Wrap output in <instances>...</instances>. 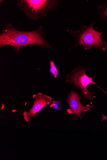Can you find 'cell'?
<instances>
[{"mask_svg": "<svg viewBox=\"0 0 107 160\" xmlns=\"http://www.w3.org/2000/svg\"><path fill=\"white\" fill-rule=\"evenodd\" d=\"M33 97L35 99L33 107L28 111H24L23 114L24 119L26 122L31 120L35 114L52 102L51 97L40 92L34 95Z\"/></svg>", "mask_w": 107, "mask_h": 160, "instance_id": "obj_6", "label": "cell"}, {"mask_svg": "<svg viewBox=\"0 0 107 160\" xmlns=\"http://www.w3.org/2000/svg\"><path fill=\"white\" fill-rule=\"evenodd\" d=\"M87 68L84 66H78L75 68L71 73L66 77V82L73 84L75 86L81 90L83 92L85 98L87 100H93L94 92L87 90V86L92 83L97 86L107 94V93L103 90L94 82L93 79L95 77H88L86 74Z\"/></svg>", "mask_w": 107, "mask_h": 160, "instance_id": "obj_4", "label": "cell"}, {"mask_svg": "<svg viewBox=\"0 0 107 160\" xmlns=\"http://www.w3.org/2000/svg\"><path fill=\"white\" fill-rule=\"evenodd\" d=\"M58 2L56 0H18L17 5L29 18L35 21L46 17Z\"/></svg>", "mask_w": 107, "mask_h": 160, "instance_id": "obj_2", "label": "cell"}, {"mask_svg": "<svg viewBox=\"0 0 107 160\" xmlns=\"http://www.w3.org/2000/svg\"><path fill=\"white\" fill-rule=\"evenodd\" d=\"M50 71L52 75L55 78H56L58 74V70L54 63L52 61H50Z\"/></svg>", "mask_w": 107, "mask_h": 160, "instance_id": "obj_7", "label": "cell"}, {"mask_svg": "<svg viewBox=\"0 0 107 160\" xmlns=\"http://www.w3.org/2000/svg\"><path fill=\"white\" fill-rule=\"evenodd\" d=\"M43 33L44 29L41 26L34 31L25 32L16 30L12 23H8L4 26L0 34V47L10 46L17 52L21 47L32 45L40 46L45 49H50L51 47L44 38Z\"/></svg>", "mask_w": 107, "mask_h": 160, "instance_id": "obj_1", "label": "cell"}, {"mask_svg": "<svg viewBox=\"0 0 107 160\" xmlns=\"http://www.w3.org/2000/svg\"><path fill=\"white\" fill-rule=\"evenodd\" d=\"M81 97L77 92L72 90L68 96L66 101L69 105L68 112L71 114L72 117L76 120L82 119V113L83 111L87 112L91 108L94 107L93 105H83L80 102Z\"/></svg>", "mask_w": 107, "mask_h": 160, "instance_id": "obj_5", "label": "cell"}, {"mask_svg": "<svg viewBox=\"0 0 107 160\" xmlns=\"http://www.w3.org/2000/svg\"><path fill=\"white\" fill-rule=\"evenodd\" d=\"M94 22L89 26H84L80 30L73 32L72 30H66L71 35L76 38L77 42L74 47L82 46L85 50L90 49L93 46L104 51L107 49L105 41H103L101 35L103 33L96 31L93 28Z\"/></svg>", "mask_w": 107, "mask_h": 160, "instance_id": "obj_3", "label": "cell"}, {"mask_svg": "<svg viewBox=\"0 0 107 160\" xmlns=\"http://www.w3.org/2000/svg\"><path fill=\"white\" fill-rule=\"evenodd\" d=\"M99 12L100 16L102 17L107 19V6L104 5L100 6L99 8Z\"/></svg>", "mask_w": 107, "mask_h": 160, "instance_id": "obj_8", "label": "cell"}, {"mask_svg": "<svg viewBox=\"0 0 107 160\" xmlns=\"http://www.w3.org/2000/svg\"><path fill=\"white\" fill-rule=\"evenodd\" d=\"M51 107H54L55 109L59 110L62 108V105L58 101H56L53 102Z\"/></svg>", "mask_w": 107, "mask_h": 160, "instance_id": "obj_9", "label": "cell"}]
</instances>
